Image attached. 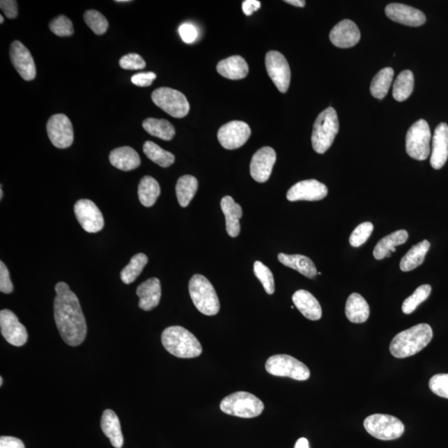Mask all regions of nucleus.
Returning a JSON list of instances; mask_svg holds the SVG:
<instances>
[{"instance_id": "6e6552de", "label": "nucleus", "mask_w": 448, "mask_h": 448, "mask_svg": "<svg viewBox=\"0 0 448 448\" xmlns=\"http://www.w3.org/2000/svg\"><path fill=\"white\" fill-rule=\"evenodd\" d=\"M365 429L371 436L383 441L395 440L404 433V425L399 418L387 415H374L366 417Z\"/></svg>"}, {"instance_id": "423d86ee", "label": "nucleus", "mask_w": 448, "mask_h": 448, "mask_svg": "<svg viewBox=\"0 0 448 448\" xmlns=\"http://www.w3.org/2000/svg\"><path fill=\"white\" fill-rule=\"evenodd\" d=\"M220 409L229 415L253 418L262 415L264 404L257 396L240 391L233 392L222 400Z\"/></svg>"}, {"instance_id": "9b49d317", "label": "nucleus", "mask_w": 448, "mask_h": 448, "mask_svg": "<svg viewBox=\"0 0 448 448\" xmlns=\"http://www.w3.org/2000/svg\"><path fill=\"white\" fill-rule=\"evenodd\" d=\"M47 132L55 147L66 149L74 143V127L66 115L56 114L51 117L47 123Z\"/></svg>"}, {"instance_id": "c756f323", "label": "nucleus", "mask_w": 448, "mask_h": 448, "mask_svg": "<svg viewBox=\"0 0 448 448\" xmlns=\"http://www.w3.org/2000/svg\"><path fill=\"white\" fill-rule=\"evenodd\" d=\"M279 260L284 266L294 269L308 279H314L317 274L314 263L306 256L279 254Z\"/></svg>"}, {"instance_id": "e433bc0d", "label": "nucleus", "mask_w": 448, "mask_h": 448, "mask_svg": "<svg viewBox=\"0 0 448 448\" xmlns=\"http://www.w3.org/2000/svg\"><path fill=\"white\" fill-rule=\"evenodd\" d=\"M143 151L144 155L152 160L154 163L163 168L169 167L176 160V157L172 153L165 151L164 149L152 142H147L144 144Z\"/></svg>"}, {"instance_id": "aec40b11", "label": "nucleus", "mask_w": 448, "mask_h": 448, "mask_svg": "<svg viewBox=\"0 0 448 448\" xmlns=\"http://www.w3.org/2000/svg\"><path fill=\"white\" fill-rule=\"evenodd\" d=\"M360 40V29L349 19H345L337 24L330 33L331 42L340 49L352 48Z\"/></svg>"}, {"instance_id": "4c0bfd02", "label": "nucleus", "mask_w": 448, "mask_h": 448, "mask_svg": "<svg viewBox=\"0 0 448 448\" xmlns=\"http://www.w3.org/2000/svg\"><path fill=\"white\" fill-rule=\"evenodd\" d=\"M148 263L146 254H138L132 257L128 265L123 268L121 272V279L124 283L131 284L135 281L144 270Z\"/></svg>"}, {"instance_id": "f8f14e48", "label": "nucleus", "mask_w": 448, "mask_h": 448, "mask_svg": "<svg viewBox=\"0 0 448 448\" xmlns=\"http://www.w3.org/2000/svg\"><path fill=\"white\" fill-rule=\"evenodd\" d=\"M266 68L268 76L281 93H285L291 82V69L288 60L277 51H270L266 55Z\"/></svg>"}, {"instance_id": "f257e3e1", "label": "nucleus", "mask_w": 448, "mask_h": 448, "mask_svg": "<svg viewBox=\"0 0 448 448\" xmlns=\"http://www.w3.org/2000/svg\"><path fill=\"white\" fill-rule=\"evenodd\" d=\"M54 319L60 335L70 347H78L87 335V323L78 297L65 283L55 287Z\"/></svg>"}, {"instance_id": "dca6fc26", "label": "nucleus", "mask_w": 448, "mask_h": 448, "mask_svg": "<svg viewBox=\"0 0 448 448\" xmlns=\"http://www.w3.org/2000/svg\"><path fill=\"white\" fill-rule=\"evenodd\" d=\"M328 194V188L324 183L315 179H307L298 182L288 192L289 201L295 202L300 200L305 201H319L325 199Z\"/></svg>"}, {"instance_id": "c85d7f7f", "label": "nucleus", "mask_w": 448, "mask_h": 448, "mask_svg": "<svg viewBox=\"0 0 448 448\" xmlns=\"http://www.w3.org/2000/svg\"><path fill=\"white\" fill-rule=\"evenodd\" d=\"M370 306L360 294L353 293L349 297L345 306V315L349 322L356 324L364 323L370 317Z\"/></svg>"}, {"instance_id": "1a4fd4ad", "label": "nucleus", "mask_w": 448, "mask_h": 448, "mask_svg": "<svg viewBox=\"0 0 448 448\" xmlns=\"http://www.w3.org/2000/svg\"><path fill=\"white\" fill-rule=\"evenodd\" d=\"M152 101L158 108L163 110L169 116L183 118L190 112V103L181 92L169 88L155 90L151 95Z\"/></svg>"}, {"instance_id": "f704fd0d", "label": "nucleus", "mask_w": 448, "mask_h": 448, "mask_svg": "<svg viewBox=\"0 0 448 448\" xmlns=\"http://www.w3.org/2000/svg\"><path fill=\"white\" fill-rule=\"evenodd\" d=\"M395 72L391 67H385L375 75L370 85V93L377 99L385 98L390 90Z\"/></svg>"}, {"instance_id": "bf43d9fd", "label": "nucleus", "mask_w": 448, "mask_h": 448, "mask_svg": "<svg viewBox=\"0 0 448 448\" xmlns=\"http://www.w3.org/2000/svg\"><path fill=\"white\" fill-rule=\"evenodd\" d=\"M3 385V377H0V386Z\"/></svg>"}, {"instance_id": "a878e982", "label": "nucleus", "mask_w": 448, "mask_h": 448, "mask_svg": "<svg viewBox=\"0 0 448 448\" xmlns=\"http://www.w3.org/2000/svg\"><path fill=\"white\" fill-rule=\"evenodd\" d=\"M217 71L221 76L231 80L246 78L249 74V65L241 56H232L222 60L217 65Z\"/></svg>"}, {"instance_id": "412c9836", "label": "nucleus", "mask_w": 448, "mask_h": 448, "mask_svg": "<svg viewBox=\"0 0 448 448\" xmlns=\"http://www.w3.org/2000/svg\"><path fill=\"white\" fill-rule=\"evenodd\" d=\"M448 159V126L440 123L435 129L430 163L435 169H440Z\"/></svg>"}, {"instance_id": "39448f33", "label": "nucleus", "mask_w": 448, "mask_h": 448, "mask_svg": "<svg viewBox=\"0 0 448 448\" xmlns=\"http://www.w3.org/2000/svg\"><path fill=\"white\" fill-rule=\"evenodd\" d=\"M189 291L192 301L200 313L206 315H215L219 313V297L215 288L206 276L196 274L192 277Z\"/></svg>"}, {"instance_id": "4be33fe9", "label": "nucleus", "mask_w": 448, "mask_h": 448, "mask_svg": "<svg viewBox=\"0 0 448 448\" xmlns=\"http://www.w3.org/2000/svg\"><path fill=\"white\" fill-rule=\"evenodd\" d=\"M140 298L139 307L146 311L151 310L159 305L161 298V284L159 279L152 277L136 289Z\"/></svg>"}, {"instance_id": "473e14b6", "label": "nucleus", "mask_w": 448, "mask_h": 448, "mask_svg": "<svg viewBox=\"0 0 448 448\" xmlns=\"http://www.w3.org/2000/svg\"><path fill=\"white\" fill-rule=\"evenodd\" d=\"M160 194V187L155 179L151 176H144L142 179L138 186V196L142 206H153Z\"/></svg>"}, {"instance_id": "09e8293b", "label": "nucleus", "mask_w": 448, "mask_h": 448, "mask_svg": "<svg viewBox=\"0 0 448 448\" xmlns=\"http://www.w3.org/2000/svg\"><path fill=\"white\" fill-rule=\"evenodd\" d=\"M156 78V74H154V72H140V74H138L132 76L131 82L135 85V86L144 88L151 86L153 81Z\"/></svg>"}, {"instance_id": "58836bf2", "label": "nucleus", "mask_w": 448, "mask_h": 448, "mask_svg": "<svg viewBox=\"0 0 448 448\" xmlns=\"http://www.w3.org/2000/svg\"><path fill=\"white\" fill-rule=\"evenodd\" d=\"M432 288L430 285H422L415 290L413 295L408 297L403 303L402 310L404 314L409 315L417 309L421 303L425 301L430 296Z\"/></svg>"}, {"instance_id": "6ab92c4d", "label": "nucleus", "mask_w": 448, "mask_h": 448, "mask_svg": "<svg viewBox=\"0 0 448 448\" xmlns=\"http://www.w3.org/2000/svg\"><path fill=\"white\" fill-rule=\"evenodd\" d=\"M388 19L410 27L422 26L426 23V16L417 8L402 3H390L385 8Z\"/></svg>"}, {"instance_id": "2eb2a0df", "label": "nucleus", "mask_w": 448, "mask_h": 448, "mask_svg": "<svg viewBox=\"0 0 448 448\" xmlns=\"http://www.w3.org/2000/svg\"><path fill=\"white\" fill-rule=\"evenodd\" d=\"M0 328L1 334L7 342L20 347L26 344L28 332L26 328L19 321L17 315L10 310L0 311Z\"/></svg>"}, {"instance_id": "864d4df0", "label": "nucleus", "mask_w": 448, "mask_h": 448, "mask_svg": "<svg viewBox=\"0 0 448 448\" xmlns=\"http://www.w3.org/2000/svg\"><path fill=\"white\" fill-rule=\"evenodd\" d=\"M294 448H310L309 442L305 438H301L296 442L295 447Z\"/></svg>"}, {"instance_id": "72a5a7b5", "label": "nucleus", "mask_w": 448, "mask_h": 448, "mask_svg": "<svg viewBox=\"0 0 448 448\" xmlns=\"http://www.w3.org/2000/svg\"><path fill=\"white\" fill-rule=\"evenodd\" d=\"M198 187L197 179L194 176H183L178 179L176 190L178 201L181 207L185 208L189 206L198 190Z\"/></svg>"}, {"instance_id": "3c124183", "label": "nucleus", "mask_w": 448, "mask_h": 448, "mask_svg": "<svg viewBox=\"0 0 448 448\" xmlns=\"http://www.w3.org/2000/svg\"><path fill=\"white\" fill-rule=\"evenodd\" d=\"M0 448H25V446L19 438L2 436L0 438Z\"/></svg>"}, {"instance_id": "13d9d810", "label": "nucleus", "mask_w": 448, "mask_h": 448, "mask_svg": "<svg viewBox=\"0 0 448 448\" xmlns=\"http://www.w3.org/2000/svg\"><path fill=\"white\" fill-rule=\"evenodd\" d=\"M4 22V19L2 15H0V24H3Z\"/></svg>"}, {"instance_id": "2f4dec72", "label": "nucleus", "mask_w": 448, "mask_h": 448, "mask_svg": "<svg viewBox=\"0 0 448 448\" xmlns=\"http://www.w3.org/2000/svg\"><path fill=\"white\" fill-rule=\"evenodd\" d=\"M142 126L149 135L164 140H170L176 135V129L172 123L165 119L147 118Z\"/></svg>"}, {"instance_id": "a18cd8bd", "label": "nucleus", "mask_w": 448, "mask_h": 448, "mask_svg": "<svg viewBox=\"0 0 448 448\" xmlns=\"http://www.w3.org/2000/svg\"><path fill=\"white\" fill-rule=\"evenodd\" d=\"M119 66L125 70H140L146 67L144 60L138 53H129L119 59Z\"/></svg>"}, {"instance_id": "cd10ccee", "label": "nucleus", "mask_w": 448, "mask_h": 448, "mask_svg": "<svg viewBox=\"0 0 448 448\" xmlns=\"http://www.w3.org/2000/svg\"><path fill=\"white\" fill-rule=\"evenodd\" d=\"M408 238L406 230H399L382 238L374 247V257L377 260L390 258L392 253H395V247L404 244Z\"/></svg>"}, {"instance_id": "603ef678", "label": "nucleus", "mask_w": 448, "mask_h": 448, "mask_svg": "<svg viewBox=\"0 0 448 448\" xmlns=\"http://www.w3.org/2000/svg\"><path fill=\"white\" fill-rule=\"evenodd\" d=\"M261 8V2L258 0H245L242 2V11L247 16H250Z\"/></svg>"}, {"instance_id": "79ce46f5", "label": "nucleus", "mask_w": 448, "mask_h": 448, "mask_svg": "<svg viewBox=\"0 0 448 448\" xmlns=\"http://www.w3.org/2000/svg\"><path fill=\"white\" fill-rule=\"evenodd\" d=\"M49 28L58 37H69L74 33L72 21L64 15H60L51 21Z\"/></svg>"}, {"instance_id": "49530a36", "label": "nucleus", "mask_w": 448, "mask_h": 448, "mask_svg": "<svg viewBox=\"0 0 448 448\" xmlns=\"http://www.w3.org/2000/svg\"><path fill=\"white\" fill-rule=\"evenodd\" d=\"M14 290V285L10 280V272L3 262H0V292L10 294Z\"/></svg>"}, {"instance_id": "0eeeda50", "label": "nucleus", "mask_w": 448, "mask_h": 448, "mask_svg": "<svg viewBox=\"0 0 448 448\" xmlns=\"http://www.w3.org/2000/svg\"><path fill=\"white\" fill-rule=\"evenodd\" d=\"M267 373L277 377H288L305 381L310 376V370L296 358L288 355H276L268 358L265 365Z\"/></svg>"}, {"instance_id": "393cba45", "label": "nucleus", "mask_w": 448, "mask_h": 448, "mask_svg": "<svg viewBox=\"0 0 448 448\" xmlns=\"http://www.w3.org/2000/svg\"><path fill=\"white\" fill-rule=\"evenodd\" d=\"M109 160L114 167L123 172H131L138 168L140 165L139 154L130 147L113 149L110 154Z\"/></svg>"}, {"instance_id": "6e6d98bb", "label": "nucleus", "mask_w": 448, "mask_h": 448, "mask_svg": "<svg viewBox=\"0 0 448 448\" xmlns=\"http://www.w3.org/2000/svg\"><path fill=\"white\" fill-rule=\"evenodd\" d=\"M3 188H2V185H1V188H0V199H3Z\"/></svg>"}, {"instance_id": "5fc2aeb1", "label": "nucleus", "mask_w": 448, "mask_h": 448, "mask_svg": "<svg viewBox=\"0 0 448 448\" xmlns=\"http://www.w3.org/2000/svg\"><path fill=\"white\" fill-rule=\"evenodd\" d=\"M285 2L296 7L303 8L306 6V1H303V0H285Z\"/></svg>"}, {"instance_id": "37998d69", "label": "nucleus", "mask_w": 448, "mask_h": 448, "mask_svg": "<svg viewBox=\"0 0 448 448\" xmlns=\"http://www.w3.org/2000/svg\"><path fill=\"white\" fill-rule=\"evenodd\" d=\"M373 230L374 226L370 222L358 225L349 237V243L354 247H360L368 240Z\"/></svg>"}, {"instance_id": "8fccbe9b", "label": "nucleus", "mask_w": 448, "mask_h": 448, "mask_svg": "<svg viewBox=\"0 0 448 448\" xmlns=\"http://www.w3.org/2000/svg\"><path fill=\"white\" fill-rule=\"evenodd\" d=\"M0 8L8 19H15L18 15V3L15 0H1Z\"/></svg>"}, {"instance_id": "de8ad7c7", "label": "nucleus", "mask_w": 448, "mask_h": 448, "mask_svg": "<svg viewBox=\"0 0 448 448\" xmlns=\"http://www.w3.org/2000/svg\"><path fill=\"white\" fill-rule=\"evenodd\" d=\"M179 35L186 44H192L198 37V30L191 24H183L179 28Z\"/></svg>"}, {"instance_id": "b1692460", "label": "nucleus", "mask_w": 448, "mask_h": 448, "mask_svg": "<svg viewBox=\"0 0 448 448\" xmlns=\"http://www.w3.org/2000/svg\"><path fill=\"white\" fill-rule=\"evenodd\" d=\"M221 208L225 215L226 230L230 237L236 238L240 233V222L242 209L230 196H225L221 200Z\"/></svg>"}, {"instance_id": "4d7b16f0", "label": "nucleus", "mask_w": 448, "mask_h": 448, "mask_svg": "<svg viewBox=\"0 0 448 448\" xmlns=\"http://www.w3.org/2000/svg\"><path fill=\"white\" fill-rule=\"evenodd\" d=\"M116 2L117 3H126V2H131V1H129V0H117V1H116Z\"/></svg>"}, {"instance_id": "f03ea898", "label": "nucleus", "mask_w": 448, "mask_h": 448, "mask_svg": "<svg viewBox=\"0 0 448 448\" xmlns=\"http://www.w3.org/2000/svg\"><path fill=\"white\" fill-rule=\"evenodd\" d=\"M433 336L432 328L428 324H420L399 333L392 339L390 351L399 358L415 356L431 342Z\"/></svg>"}, {"instance_id": "a211bd4d", "label": "nucleus", "mask_w": 448, "mask_h": 448, "mask_svg": "<svg viewBox=\"0 0 448 448\" xmlns=\"http://www.w3.org/2000/svg\"><path fill=\"white\" fill-rule=\"evenodd\" d=\"M276 160L274 149L271 147H263L254 154L250 164V173L254 181L265 183L270 178L273 166Z\"/></svg>"}, {"instance_id": "7ed1b4c3", "label": "nucleus", "mask_w": 448, "mask_h": 448, "mask_svg": "<svg viewBox=\"0 0 448 448\" xmlns=\"http://www.w3.org/2000/svg\"><path fill=\"white\" fill-rule=\"evenodd\" d=\"M161 341L166 351L178 358H195L203 352L202 345L198 339L182 326L166 328L162 333Z\"/></svg>"}, {"instance_id": "7c9ffc66", "label": "nucleus", "mask_w": 448, "mask_h": 448, "mask_svg": "<svg viewBox=\"0 0 448 448\" xmlns=\"http://www.w3.org/2000/svg\"><path fill=\"white\" fill-rule=\"evenodd\" d=\"M430 249L428 240L422 241L413 246L406 255L401 260L400 269L403 272H410L422 265L424 262L426 254Z\"/></svg>"}, {"instance_id": "ea45409f", "label": "nucleus", "mask_w": 448, "mask_h": 448, "mask_svg": "<svg viewBox=\"0 0 448 448\" xmlns=\"http://www.w3.org/2000/svg\"><path fill=\"white\" fill-rule=\"evenodd\" d=\"M84 20L88 26L97 35H102V34L108 31L109 27L108 21L99 11L91 10L85 12Z\"/></svg>"}, {"instance_id": "9d476101", "label": "nucleus", "mask_w": 448, "mask_h": 448, "mask_svg": "<svg viewBox=\"0 0 448 448\" xmlns=\"http://www.w3.org/2000/svg\"><path fill=\"white\" fill-rule=\"evenodd\" d=\"M431 131L429 123L418 119L409 128L406 135L408 155L417 160H425L430 155Z\"/></svg>"}, {"instance_id": "ddd939ff", "label": "nucleus", "mask_w": 448, "mask_h": 448, "mask_svg": "<svg viewBox=\"0 0 448 448\" xmlns=\"http://www.w3.org/2000/svg\"><path fill=\"white\" fill-rule=\"evenodd\" d=\"M74 212L76 219L85 231L95 233L104 228L103 215L92 200H78L75 204Z\"/></svg>"}, {"instance_id": "a19ab883", "label": "nucleus", "mask_w": 448, "mask_h": 448, "mask_svg": "<svg viewBox=\"0 0 448 448\" xmlns=\"http://www.w3.org/2000/svg\"><path fill=\"white\" fill-rule=\"evenodd\" d=\"M254 274L261 281L264 289L269 295L275 292L274 277L270 269L261 262L257 261L254 263Z\"/></svg>"}, {"instance_id": "bb28decb", "label": "nucleus", "mask_w": 448, "mask_h": 448, "mask_svg": "<svg viewBox=\"0 0 448 448\" xmlns=\"http://www.w3.org/2000/svg\"><path fill=\"white\" fill-rule=\"evenodd\" d=\"M101 426L114 447L122 448L123 447L124 438L121 422L114 411L110 409H106L104 411L101 417Z\"/></svg>"}, {"instance_id": "c9c22d12", "label": "nucleus", "mask_w": 448, "mask_h": 448, "mask_svg": "<svg viewBox=\"0 0 448 448\" xmlns=\"http://www.w3.org/2000/svg\"><path fill=\"white\" fill-rule=\"evenodd\" d=\"M415 88V76L411 71L401 72L392 87V97L399 102L407 100Z\"/></svg>"}, {"instance_id": "5701e85b", "label": "nucleus", "mask_w": 448, "mask_h": 448, "mask_svg": "<svg viewBox=\"0 0 448 448\" xmlns=\"http://www.w3.org/2000/svg\"><path fill=\"white\" fill-rule=\"evenodd\" d=\"M292 301L306 318L310 320V321H318L322 318L321 305L317 298L306 290H299L294 293Z\"/></svg>"}, {"instance_id": "20e7f679", "label": "nucleus", "mask_w": 448, "mask_h": 448, "mask_svg": "<svg viewBox=\"0 0 448 448\" xmlns=\"http://www.w3.org/2000/svg\"><path fill=\"white\" fill-rule=\"evenodd\" d=\"M339 128L336 110L333 108L323 110L315 119L311 135L314 151L318 154L326 153L334 142Z\"/></svg>"}, {"instance_id": "c03bdc74", "label": "nucleus", "mask_w": 448, "mask_h": 448, "mask_svg": "<svg viewBox=\"0 0 448 448\" xmlns=\"http://www.w3.org/2000/svg\"><path fill=\"white\" fill-rule=\"evenodd\" d=\"M429 388L433 394L448 399V374L434 375L430 379Z\"/></svg>"}, {"instance_id": "f3484780", "label": "nucleus", "mask_w": 448, "mask_h": 448, "mask_svg": "<svg viewBox=\"0 0 448 448\" xmlns=\"http://www.w3.org/2000/svg\"><path fill=\"white\" fill-rule=\"evenodd\" d=\"M10 57L13 65L25 81H32L36 76L35 63L29 50L20 41L12 42Z\"/></svg>"}, {"instance_id": "4468645a", "label": "nucleus", "mask_w": 448, "mask_h": 448, "mask_svg": "<svg viewBox=\"0 0 448 448\" xmlns=\"http://www.w3.org/2000/svg\"><path fill=\"white\" fill-rule=\"evenodd\" d=\"M251 131L247 123L230 122L222 126L217 132L221 146L227 149L240 148L249 140Z\"/></svg>"}]
</instances>
